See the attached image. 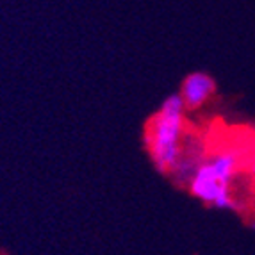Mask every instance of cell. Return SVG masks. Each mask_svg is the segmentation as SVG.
Listing matches in <instances>:
<instances>
[{"instance_id": "1", "label": "cell", "mask_w": 255, "mask_h": 255, "mask_svg": "<svg viewBox=\"0 0 255 255\" xmlns=\"http://www.w3.org/2000/svg\"><path fill=\"white\" fill-rule=\"evenodd\" d=\"M184 130V113L159 111L146 132L152 161L161 173H170L180 161V137Z\"/></svg>"}, {"instance_id": "2", "label": "cell", "mask_w": 255, "mask_h": 255, "mask_svg": "<svg viewBox=\"0 0 255 255\" xmlns=\"http://www.w3.org/2000/svg\"><path fill=\"white\" fill-rule=\"evenodd\" d=\"M189 191L205 204H211L218 209H236V200L229 191V184L223 182L216 175L211 162L202 164L193 175L189 182Z\"/></svg>"}, {"instance_id": "3", "label": "cell", "mask_w": 255, "mask_h": 255, "mask_svg": "<svg viewBox=\"0 0 255 255\" xmlns=\"http://www.w3.org/2000/svg\"><path fill=\"white\" fill-rule=\"evenodd\" d=\"M214 93H216V82L213 77L204 72L189 73L180 86V97L184 100L186 111L200 109Z\"/></svg>"}, {"instance_id": "5", "label": "cell", "mask_w": 255, "mask_h": 255, "mask_svg": "<svg viewBox=\"0 0 255 255\" xmlns=\"http://www.w3.org/2000/svg\"><path fill=\"white\" fill-rule=\"evenodd\" d=\"M252 171L255 173V161H254V164H252Z\"/></svg>"}, {"instance_id": "4", "label": "cell", "mask_w": 255, "mask_h": 255, "mask_svg": "<svg viewBox=\"0 0 255 255\" xmlns=\"http://www.w3.org/2000/svg\"><path fill=\"white\" fill-rule=\"evenodd\" d=\"M209 162H211V166L214 168L218 177H220L223 182L230 184V180H232V177H234V173H236V166H238V157H236L234 153L221 152V153H218V155H214Z\"/></svg>"}]
</instances>
